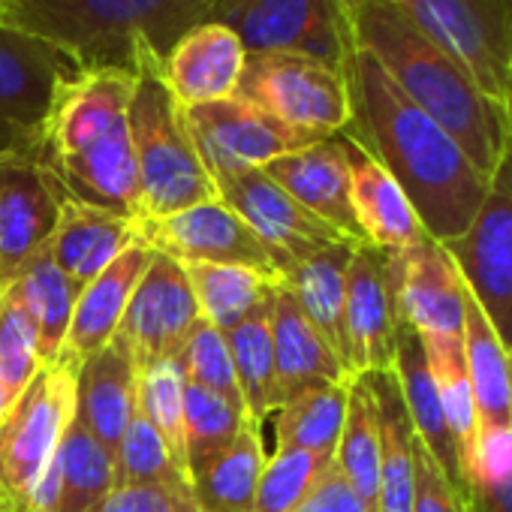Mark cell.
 Returning <instances> with one entry per match:
<instances>
[{
    "instance_id": "obj_12",
    "label": "cell",
    "mask_w": 512,
    "mask_h": 512,
    "mask_svg": "<svg viewBox=\"0 0 512 512\" xmlns=\"http://www.w3.org/2000/svg\"><path fill=\"white\" fill-rule=\"evenodd\" d=\"M184 121L211 181L241 169H263L284 154L323 142L281 124L241 97L184 109Z\"/></svg>"
},
{
    "instance_id": "obj_50",
    "label": "cell",
    "mask_w": 512,
    "mask_h": 512,
    "mask_svg": "<svg viewBox=\"0 0 512 512\" xmlns=\"http://www.w3.org/2000/svg\"><path fill=\"white\" fill-rule=\"evenodd\" d=\"M208 4H211V0H208Z\"/></svg>"
},
{
    "instance_id": "obj_24",
    "label": "cell",
    "mask_w": 512,
    "mask_h": 512,
    "mask_svg": "<svg viewBox=\"0 0 512 512\" xmlns=\"http://www.w3.org/2000/svg\"><path fill=\"white\" fill-rule=\"evenodd\" d=\"M347 157H350V202L365 244H374L377 250L386 253H401L416 241H422L428 232L422 229L419 214L410 205L401 184L350 139H347Z\"/></svg>"
},
{
    "instance_id": "obj_30",
    "label": "cell",
    "mask_w": 512,
    "mask_h": 512,
    "mask_svg": "<svg viewBox=\"0 0 512 512\" xmlns=\"http://www.w3.org/2000/svg\"><path fill=\"white\" fill-rule=\"evenodd\" d=\"M13 296L28 311L34 332H37V356L40 365H52L67 341L73 308L79 290L67 281V275L52 260L49 244H43L31 260L7 281Z\"/></svg>"
},
{
    "instance_id": "obj_31",
    "label": "cell",
    "mask_w": 512,
    "mask_h": 512,
    "mask_svg": "<svg viewBox=\"0 0 512 512\" xmlns=\"http://www.w3.org/2000/svg\"><path fill=\"white\" fill-rule=\"evenodd\" d=\"M263 428L244 422L235 443L190 479V494L199 512H253L256 485L266 464Z\"/></svg>"
},
{
    "instance_id": "obj_28",
    "label": "cell",
    "mask_w": 512,
    "mask_h": 512,
    "mask_svg": "<svg viewBox=\"0 0 512 512\" xmlns=\"http://www.w3.org/2000/svg\"><path fill=\"white\" fill-rule=\"evenodd\" d=\"M392 374L398 380L413 434L422 440V446L437 458V464L449 473V479L455 482V488L464 497V482H461V464H458V452L437 398V386L428 368V356H425V344L422 338L410 329V326H398V341H395V362H392Z\"/></svg>"
},
{
    "instance_id": "obj_49",
    "label": "cell",
    "mask_w": 512,
    "mask_h": 512,
    "mask_svg": "<svg viewBox=\"0 0 512 512\" xmlns=\"http://www.w3.org/2000/svg\"><path fill=\"white\" fill-rule=\"evenodd\" d=\"M506 118H509V136H512V76H509V91H506Z\"/></svg>"
},
{
    "instance_id": "obj_13",
    "label": "cell",
    "mask_w": 512,
    "mask_h": 512,
    "mask_svg": "<svg viewBox=\"0 0 512 512\" xmlns=\"http://www.w3.org/2000/svg\"><path fill=\"white\" fill-rule=\"evenodd\" d=\"M139 238L178 263L244 266L284 278L272 250L223 199H211L169 217L139 220Z\"/></svg>"
},
{
    "instance_id": "obj_48",
    "label": "cell",
    "mask_w": 512,
    "mask_h": 512,
    "mask_svg": "<svg viewBox=\"0 0 512 512\" xmlns=\"http://www.w3.org/2000/svg\"><path fill=\"white\" fill-rule=\"evenodd\" d=\"M335 4H338V10L344 13V19L350 22V19H353L365 4H371V0H335Z\"/></svg>"
},
{
    "instance_id": "obj_2",
    "label": "cell",
    "mask_w": 512,
    "mask_h": 512,
    "mask_svg": "<svg viewBox=\"0 0 512 512\" xmlns=\"http://www.w3.org/2000/svg\"><path fill=\"white\" fill-rule=\"evenodd\" d=\"M136 73L82 70L55 97L40 163L70 199L142 220L139 172L130 130Z\"/></svg>"
},
{
    "instance_id": "obj_38",
    "label": "cell",
    "mask_w": 512,
    "mask_h": 512,
    "mask_svg": "<svg viewBox=\"0 0 512 512\" xmlns=\"http://www.w3.org/2000/svg\"><path fill=\"white\" fill-rule=\"evenodd\" d=\"M244 422V410H238L226 398L196 383L184 386V452L190 479L235 443Z\"/></svg>"
},
{
    "instance_id": "obj_32",
    "label": "cell",
    "mask_w": 512,
    "mask_h": 512,
    "mask_svg": "<svg viewBox=\"0 0 512 512\" xmlns=\"http://www.w3.org/2000/svg\"><path fill=\"white\" fill-rule=\"evenodd\" d=\"M184 272L190 278L202 320L223 335L260 308H269L275 302L278 287L284 284V278L263 275L244 266L184 263Z\"/></svg>"
},
{
    "instance_id": "obj_18",
    "label": "cell",
    "mask_w": 512,
    "mask_h": 512,
    "mask_svg": "<svg viewBox=\"0 0 512 512\" xmlns=\"http://www.w3.org/2000/svg\"><path fill=\"white\" fill-rule=\"evenodd\" d=\"M395 311L416 335H461L467 287L449 250L425 235L401 253H389Z\"/></svg>"
},
{
    "instance_id": "obj_9",
    "label": "cell",
    "mask_w": 512,
    "mask_h": 512,
    "mask_svg": "<svg viewBox=\"0 0 512 512\" xmlns=\"http://www.w3.org/2000/svg\"><path fill=\"white\" fill-rule=\"evenodd\" d=\"M470 79L506 103L512 76V0H389Z\"/></svg>"
},
{
    "instance_id": "obj_26",
    "label": "cell",
    "mask_w": 512,
    "mask_h": 512,
    "mask_svg": "<svg viewBox=\"0 0 512 512\" xmlns=\"http://www.w3.org/2000/svg\"><path fill=\"white\" fill-rule=\"evenodd\" d=\"M115 488L112 452L76 416L34 497L31 512H88Z\"/></svg>"
},
{
    "instance_id": "obj_8",
    "label": "cell",
    "mask_w": 512,
    "mask_h": 512,
    "mask_svg": "<svg viewBox=\"0 0 512 512\" xmlns=\"http://www.w3.org/2000/svg\"><path fill=\"white\" fill-rule=\"evenodd\" d=\"M470 299L500 338L512 368V139L488 178L470 226L449 244Z\"/></svg>"
},
{
    "instance_id": "obj_27",
    "label": "cell",
    "mask_w": 512,
    "mask_h": 512,
    "mask_svg": "<svg viewBox=\"0 0 512 512\" xmlns=\"http://www.w3.org/2000/svg\"><path fill=\"white\" fill-rule=\"evenodd\" d=\"M356 244H362V241H338L326 250L305 256V260L293 263L284 272V287L293 293L302 314L329 341V347L335 350V356L341 359L344 368H347V332H344L347 269H350ZM347 374H350V368H347Z\"/></svg>"
},
{
    "instance_id": "obj_47",
    "label": "cell",
    "mask_w": 512,
    "mask_h": 512,
    "mask_svg": "<svg viewBox=\"0 0 512 512\" xmlns=\"http://www.w3.org/2000/svg\"><path fill=\"white\" fill-rule=\"evenodd\" d=\"M464 503L467 512H512V470L491 482H470Z\"/></svg>"
},
{
    "instance_id": "obj_7",
    "label": "cell",
    "mask_w": 512,
    "mask_h": 512,
    "mask_svg": "<svg viewBox=\"0 0 512 512\" xmlns=\"http://www.w3.org/2000/svg\"><path fill=\"white\" fill-rule=\"evenodd\" d=\"M235 97L314 139L341 136L350 124L344 70L299 52H247Z\"/></svg>"
},
{
    "instance_id": "obj_19",
    "label": "cell",
    "mask_w": 512,
    "mask_h": 512,
    "mask_svg": "<svg viewBox=\"0 0 512 512\" xmlns=\"http://www.w3.org/2000/svg\"><path fill=\"white\" fill-rule=\"evenodd\" d=\"M247 49L220 22H202L190 28L175 49L157 61L160 79L181 109L232 100L244 73Z\"/></svg>"
},
{
    "instance_id": "obj_23",
    "label": "cell",
    "mask_w": 512,
    "mask_h": 512,
    "mask_svg": "<svg viewBox=\"0 0 512 512\" xmlns=\"http://www.w3.org/2000/svg\"><path fill=\"white\" fill-rule=\"evenodd\" d=\"M151 256H154V247H148L142 238H136L109 269H103L79 293L61 356L82 362L115 341L124 311L133 299L136 284L142 281V275L151 263Z\"/></svg>"
},
{
    "instance_id": "obj_6",
    "label": "cell",
    "mask_w": 512,
    "mask_h": 512,
    "mask_svg": "<svg viewBox=\"0 0 512 512\" xmlns=\"http://www.w3.org/2000/svg\"><path fill=\"white\" fill-rule=\"evenodd\" d=\"M79 407V362L43 365L0 419V512H31Z\"/></svg>"
},
{
    "instance_id": "obj_3",
    "label": "cell",
    "mask_w": 512,
    "mask_h": 512,
    "mask_svg": "<svg viewBox=\"0 0 512 512\" xmlns=\"http://www.w3.org/2000/svg\"><path fill=\"white\" fill-rule=\"evenodd\" d=\"M353 46L368 52L398 91L434 118L491 178L509 145L506 106L491 100L470 73L434 40H428L389 0H371L350 19Z\"/></svg>"
},
{
    "instance_id": "obj_34",
    "label": "cell",
    "mask_w": 512,
    "mask_h": 512,
    "mask_svg": "<svg viewBox=\"0 0 512 512\" xmlns=\"http://www.w3.org/2000/svg\"><path fill=\"white\" fill-rule=\"evenodd\" d=\"M335 464L368 512H377L380 491V410L365 374L350 380L347 416L335 449Z\"/></svg>"
},
{
    "instance_id": "obj_10",
    "label": "cell",
    "mask_w": 512,
    "mask_h": 512,
    "mask_svg": "<svg viewBox=\"0 0 512 512\" xmlns=\"http://www.w3.org/2000/svg\"><path fill=\"white\" fill-rule=\"evenodd\" d=\"M208 19L226 25L247 52H299L344 70L353 49L335 0H211Z\"/></svg>"
},
{
    "instance_id": "obj_17",
    "label": "cell",
    "mask_w": 512,
    "mask_h": 512,
    "mask_svg": "<svg viewBox=\"0 0 512 512\" xmlns=\"http://www.w3.org/2000/svg\"><path fill=\"white\" fill-rule=\"evenodd\" d=\"M398 311L389 253L374 244H356L347 269V368L353 377L392 371L398 341Z\"/></svg>"
},
{
    "instance_id": "obj_20",
    "label": "cell",
    "mask_w": 512,
    "mask_h": 512,
    "mask_svg": "<svg viewBox=\"0 0 512 512\" xmlns=\"http://www.w3.org/2000/svg\"><path fill=\"white\" fill-rule=\"evenodd\" d=\"M263 172L332 229L353 241H365L350 202V157L344 136H332L302 151L284 154L266 163Z\"/></svg>"
},
{
    "instance_id": "obj_5",
    "label": "cell",
    "mask_w": 512,
    "mask_h": 512,
    "mask_svg": "<svg viewBox=\"0 0 512 512\" xmlns=\"http://www.w3.org/2000/svg\"><path fill=\"white\" fill-rule=\"evenodd\" d=\"M130 130L139 172L142 220L217 199V187L193 145L184 109L160 79L157 58L142 55L130 103Z\"/></svg>"
},
{
    "instance_id": "obj_36",
    "label": "cell",
    "mask_w": 512,
    "mask_h": 512,
    "mask_svg": "<svg viewBox=\"0 0 512 512\" xmlns=\"http://www.w3.org/2000/svg\"><path fill=\"white\" fill-rule=\"evenodd\" d=\"M350 380L305 392V395L281 404L278 410H272L266 425L272 422L275 449H305V452L335 458L344 416H347Z\"/></svg>"
},
{
    "instance_id": "obj_11",
    "label": "cell",
    "mask_w": 512,
    "mask_h": 512,
    "mask_svg": "<svg viewBox=\"0 0 512 512\" xmlns=\"http://www.w3.org/2000/svg\"><path fill=\"white\" fill-rule=\"evenodd\" d=\"M79 73L61 49L0 25V154L40 151L52 103Z\"/></svg>"
},
{
    "instance_id": "obj_14",
    "label": "cell",
    "mask_w": 512,
    "mask_h": 512,
    "mask_svg": "<svg viewBox=\"0 0 512 512\" xmlns=\"http://www.w3.org/2000/svg\"><path fill=\"white\" fill-rule=\"evenodd\" d=\"M202 320L184 263L154 250L142 281L118 326V341L130 350L136 368L175 359Z\"/></svg>"
},
{
    "instance_id": "obj_33",
    "label": "cell",
    "mask_w": 512,
    "mask_h": 512,
    "mask_svg": "<svg viewBox=\"0 0 512 512\" xmlns=\"http://www.w3.org/2000/svg\"><path fill=\"white\" fill-rule=\"evenodd\" d=\"M380 410V491L377 512H410L413 506V425L392 371L365 374Z\"/></svg>"
},
{
    "instance_id": "obj_44",
    "label": "cell",
    "mask_w": 512,
    "mask_h": 512,
    "mask_svg": "<svg viewBox=\"0 0 512 512\" xmlns=\"http://www.w3.org/2000/svg\"><path fill=\"white\" fill-rule=\"evenodd\" d=\"M410 512H467V503L449 473L413 434V506Z\"/></svg>"
},
{
    "instance_id": "obj_21",
    "label": "cell",
    "mask_w": 512,
    "mask_h": 512,
    "mask_svg": "<svg viewBox=\"0 0 512 512\" xmlns=\"http://www.w3.org/2000/svg\"><path fill=\"white\" fill-rule=\"evenodd\" d=\"M136 238V220L79 199H64L58 223L46 244L58 269L82 293Z\"/></svg>"
},
{
    "instance_id": "obj_42",
    "label": "cell",
    "mask_w": 512,
    "mask_h": 512,
    "mask_svg": "<svg viewBox=\"0 0 512 512\" xmlns=\"http://www.w3.org/2000/svg\"><path fill=\"white\" fill-rule=\"evenodd\" d=\"M332 458L305 449H272L266 455L253 512H293Z\"/></svg>"
},
{
    "instance_id": "obj_40",
    "label": "cell",
    "mask_w": 512,
    "mask_h": 512,
    "mask_svg": "<svg viewBox=\"0 0 512 512\" xmlns=\"http://www.w3.org/2000/svg\"><path fill=\"white\" fill-rule=\"evenodd\" d=\"M40 368L34 323L13 290L0 284V395H4L7 410Z\"/></svg>"
},
{
    "instance_id": "obj_45",
    "label": "cell",
    "mask_w": 512,
    "mask_h": 512,
    "mask_svg": "<svg viewBox=\"0 0 512 512\" xmlns=\"http://www.w3.org/2000/svg\"><path fill=\"white\" fill-rule=\"evenodd\" d=\"M88 512H199L190 491L160 485H115Z\"/></svg>"
},
{
    "instance_id": "obj_22",
    "label": "cell",
    "mask_w": 512,
    "mask_h": 512,
    "mask_svg": "<svg viewBox=\"0 0 512 512\" xmlns=\"http://www.w3.org/2000/svg\"><path fill=\"white\" fill-rule=\"evenodd\" d=\"M272 347H275V380H278V407L323 389L350 380L347 368L317 332V326L302 314L293 293L281 284L272 302ZM275 407V410H278Z\"/></svg>"
},
{
    "instance_id": "obj_15",
    "label": "cell",
    "mask_w": 512,
    "mask_h": 512,
    "mask_svg": "<svg viewBox=\"0 0 512 512\" xmlns=\"http://www.w3.org/2000/svg\"><path fill=\"white\" fill-rule=\"evenodd\" d=\"M217 199H223L272 250L281 272L305 256L326 250L338 241H353L332 229L326 220L302 208L281 184H275L263 169H241L214 178Z\"/></svg>"
},
{
    "instance_id": "obj_39",
    "label": "cell",
    "mask_w": 512,
    "mask_h": 512,
    "mask_svg": "<svg viewBox=\"0 0 512 512\" xmlns=\"http://www.w3.org/2000/svg\"><path fill=\"white\" fill-rule=\"evenodd\" d=\"M112 461L115 485H160L172 491H190V473L172 458L157 428L139 410L112 449Z\"/></svg>"
},
{
    "instance_id": "obj_25",
    "label": "cell",
    "mask_w": 512,
    "mask_h": 512,
    "mask_svg": "<svg viewBox=\"0 0 512 512\" xmlns=\"http://www.w3.org/2000/svg\"><path fill=\"white\" fill-rule=\"evenodd\" d=\"M139 410V368L130 350L115 338L100 353L79 362L82 425L112 452Z\"/></svg>"
},
{
    "instance_id": "obj_46",
    "label": "cell",
    "mask_w": 512,
    "mask_h": 512,
    "mask_svg": "<svg viewBox=\"0 0 512 512\" xmlns=\"http://www.w3.org/2000/svg\"><path fill=\"white\" fill-rule=\"evenodd\" d=\"M293 512H368V509L359 500V494L350 488V482L341 476V470L332 458Z\"/></svg>"
},
{
    "instance_id": "obj_43",
    "label": "cell",
    "mask_w": 512,
    "mask_h": 512,
    "mask_svg": "<svg viewBox=\"0 0 512 512\" xmlns=\"http://www.w3.org/2000/svg\"><path fill=\"white\" fill-rule=\"evenodd\" d=\"M178 365L187 383H196L220 398H226L229 404H235L238 410H244L241 401V389H238V377L232 368V356H229V344L226 335L217 332L211 323L199 320L196 329L190 332V338L184 341V347L178 350Z\"/></svg>"
},
{
    "instance_id": "obj_4",
    "label": "cell",
    "mask_w": 512,
    "mask_h": 512,
    "mask_svg": "<svg viewBox=\"0 0 512 512\" xmlns=\"http://www.w3.org/2000/svg\"><path fill=\"white\" fill-rule=\"evenodd\" d=\"M208 10V0H0V25L61 49L79 70L136 73L142 55L163 61Z\"/></svg>"
},
{
    "instance_id": "obj_35",
    "label": "cell",
    "mask_w": 512,
    "mask_h": 512,
    "mask_svg": "<svg viewBox=\"0 0 512 512\" xmlns=\"http://www.w3.org/2000/svg\"><path fill=\"white\" fill-rule=\"evenodd\" d=\"M232 368L238 377L244 416L266 428V419L278 407V380H275V347H272V305L250 314L244 323L226 332Z\"/></svg>"
},
{
    "instance_id": "obj_29",
    "label": "cell",
    "mask_w": 512,
    "mask_h": 512,
    "mask_svg": "<svg viewBox=\"0 0 512 512\" xmlns=\"http://www.w3.org/2000/svg\"><path fill=\"white\" fill-rule=\"evenodd\" d=\"M464 359L476 404V440L512 431V368L506 350L479 305L467 293L464 305Z\"/></svg>"
},
{
    "instance_id": "obj_16",
    "label": "cell",
    "mask_w": 512,
    "mask_h": 512,
    "mask_svg": "<svg viewBox=\"0 0 512 512\" xmlns=\"http://www.w3.org/2000/svg\"><path fill=\"white\" fill-rule=\"evenodd\" d=\"M70 199L37 154H0V284H7L52 238Z\"/></svg>"
},
{
    "instance_id": "obj_41",
    "label": "cell",
    "mask_w": 512,
    "mask_h": 512,
    "mask_svg": "<svg viewBox=\"0 0 512 512\" xmlns=\"http://www.w3.org/2000/svg\"><path fill=\"white\" fill-rule=\"evenodd\" d=\"M184 374L178 359H166L139 371V413L157 428L172 458L187 470L184 452Z\"/></svg>"
},
{
    "instance_id": "obj_37",
    "label": "cell",
    "mask_w": 512,
    "mask_h": 512,
    "mask_svg": "<svg viewBox=\"0 0 512 512\" xmlns=\"http://www.w3.org/2000/svg\"><path fill=\"white\" fill-rule=\"evenodd\" d=\"M419 338L425 344L428 368L458 452L461 482H464L476 446V404H473V389L464 359V338L461 335H419Z\"/></svg>"
},
{
    "instance_id": "obj_1",
    "label": "cell",
    "mask_w": 512,
    "mask_h": 512,
    "mask_svg": "<svg viewBox=\"0 0 512 512\" xmlns=\"http://www.w3.org/2000/svg\"><path fill=\"white\" fill-rule=\"evenodd\" d=\"M344 79L350 91V124L344 136L401 184L422 229L434 241H455L476 217L488 178L359 46L347 55Z\"/></svg>"
}]
</instances>
